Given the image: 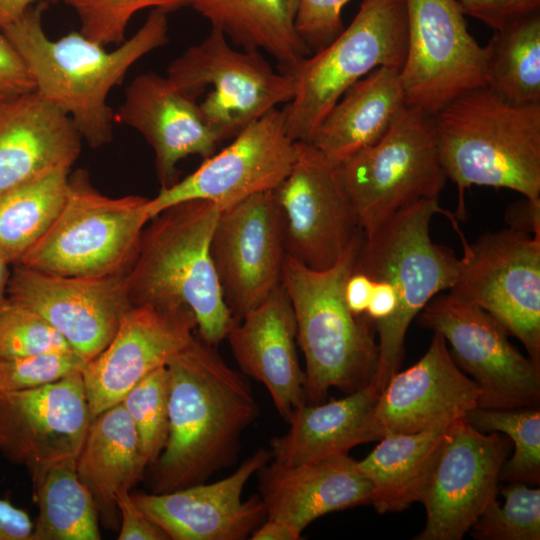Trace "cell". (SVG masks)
I'll return each mask as SVG.
<instances>
[{"label":"cell","instance_id":"7bdbcfd3","mask_svg":"<svg viewBox=\"0 0 540 540\" xmlns=\"http://www.w3.org/2000/svg\"><path fill=\"white\" fill-rule=\"evenodd\" d=\"M120 514L119 540H168V535L135 504L130 491L115 494Z\"/></svg>","mask_w":540,"mask_h":540},{"label":"cell","instance_id":"60d3db41","mask_svg":"<svg viewBox=\"0 0 540 540\" xmlns=\"http://www.w3.org/2000/svg\"><path fill=\"white\" fill-rule=\"evenodd\" d=\"M350 0H299L296 28L310 50L317 52L344 29L341 13Z\"/></svg>","mask_w":540,"mask_h":540},{"label":"cell","instance_id":"484cf974","mask_svg":"<svg viewBox=\"0 0 540 540\" xmlns=\"http://www.w3.org/2000/svg\"><path fill=\"white\" fill-rule=\"evenodd\" d=\"M257 473L266 516L301 533L325 514L371 504L372 485L348 454L295 465L273 461Z\"/></svg>","mask_w":540,"mask_h":540},{"label":"cell","instance_id":"816d5d0a","mask_svg":"<svg viewBox=\"0 0 540 540\" xmlns=\"http://www.w3.org/2000/svg\"><path fill=\"white\" fill-rule=\"evenodd\" d=\"M9 262L0 254V310L7 300V286L10 277Z\"/></svg>","mask_w":540,"mask_h":540},{"label":"cell","instance_id":"ffe728a7","mask_svg":"<svg viewBox=\"0 0 540 540\" xmlns=\"http://www.w3.org/2000/svg\"><path fill=\"white\" fill-rule=\"evenodd\" d=\"M196 329L188 308L131 305L105 349L82 370L92 418L121 402L143 377L166 366L195 339Z\"/></svg>","mask_w":540,"mask_h":540},{"label":"cell","instance_id":"b9f144b4","mask_svg":"<svg viewBox=\"0 0 540 540\" xmlns=\"http://www.w3.org/2000/svg\"><path fill=\"white\" fill-rule=\"evenodd\" d=\"M464 15L474 17L494 31L502 30L540 12V0H457Z\"/></svg>","mask_w":540,"mask_h":540},{"label":"cell","instance_id":"5b68a950","mask_svg":"<svg viewBox=\"0 0 540 540\" xmlns=\"http://www.w3.org/2000/svg\"><path fill=\"white\" fill-rule=\"evenodd\" d=\"M220 209L207 200L175 204L143 230L125 274L131 305L188 308L200 338L216 346L235 318L222 294L210 253Z\"/></svg>","mask_w":540,"mask_h":540},{"label":"cell","instance_id":"e0dca14e","mask_svg":"<svg viewBox=\"0 0 540 540\" xmlns=\"http://www.w3.org/2000/svg\"><path fill=\"white\" fill-rule=\"evenodd\" d=\"M210 253L225 302L239 319L281 283L284 223L273 190L220 211Z\"/></svg>","mask_w":540,"mask_h":540},{"label":"cell","instance_id":"d590c367","mask_svg":"<svg viewBox=\"0 0 540 540\" xmlns=\"http://www.w3.org/2000/svg\"><path fill=\"white\" fill-rule=\"evenodd\" d=\"M169 373L157 368L137 382L121 403L130 415L146 466L155 465L169 433Z\"/></svg>","mask_w":540,"mask_h":540},{"label":"cell","instance_id":"d6986e66","mask_svg":"<svg viewBox=\"0 0 540 540\" xmlns=\"http://www.w3.org/2000/svg\"><path fill=\"white\" fill-rule=\"evenodd\" d=\"M125 274L63 276L16 264L7 298L41 315L88 362L105 349L131 306Z\"/></svg>","mask_w":540,"mask_h":540},{"label":"cell","instance_id":"7dc6e473","mask_svg":"<svg viewBox=\"0 0 540 540\" xmlns=\"http://www.w3.org/2000/svg\"><path fill=\"white\" fill-rule=\"evenodd\" d=\"M356 266V265H355ZM373 279L355 270L344 285V300L348 309L357 316L365 315L373 289Z\"/></svg>","mask_w":540,"mask_h":540},{"label":"cell","instance_id":"f907efd6","mask_svg":"<svg viewBox=\"0 0 540 540\" xmlns=\"http://www.w3.org/2000/svg\"><path fill=\"white\" fill-rule=\"evenodd\" d=\"M37 0H0V30L20 19Z\"/></svg>","mask_w":540,"mask_h":540},{"label":"cell","instance_id":"3957f363","mask_svg":"<svg viewBox=\"0 0 540 540\" xmlns=\"http://www.w3.org/2000/svg\"><path fill=\"white\" fill-rule=\"evenodd\" d=\"M438 151L465 216L472 185L507 188L540 199V104L514 105L488 87L468 91L434 115Z\"/></svg>","mask_w":540,"mask_h":540},{"label":"cell","instance_id":"7402d4cb","mask_svg":"<svg viewBox=\"0 0 540 540\" xmlns=\"http://www.w3.org/2000/svg\"><path fill=\"white\" fill-rule=\"evenodd\" d=\"M475 381L455 363L445 338L434 333L426 353L396 372L379 393L375 426L388 433H418L447 428L479 405Z\"/></svg>","mask_w":540,"mask_h":540},{"label":"cell","instance_id":"681fc988","mask_svg":"<svg viewBox=\"0 0 540 540\" xmlns=\"http://www.w3.org/2000/svg\"><path fill=\"white\" fill-rule=\"evenodd\" d=\"M301 532L281 520L268 518L251 534L252 540H298Z\"/></svg>","mask_w":540,"mask_h":540},{"label":"cell","instance_id":"52a82bcc","mask_svg":"<svg viewBox=\"0 0 540 540\" xmlns=\"http://www.w3.org/2000/svg\"><path fill=\"white\" fill-rule=\"evenodd\" d=\"M148 200L104 195L85 170L75 171L56 219L18 264L63 276L124 274L150 221Z\"/></svg>","mask_w":540,"mask_h":540},{"label":"cell","instance_id":"83f0119b","mask_svg":"<svg viewBox=\"0 0 540 540\" xmlns=\"http://www.w3.org/2000/svg\"><path fill=\"white\" fill-rule=\"evenodd\" d=\"M406 106L400 70L378 67L344 92L309 143L338 164L378 142Z\"/></svg>","mask_w":540,"mask_h":540},{"label":"cell","instance_id":"d6a6232c","mask_svg":"<svg viewBox=\"0 0 540 540\" xmlns=\"http://www.w3.org/2000/svg\"><path fill=\"white\" fill-rule=\"evenodd\" d=\"M70 169L59 168L0 194V254L16 265L59 214Z\"/></svg>","mask_w":540,"mask_h":540},{"label":"cell","instance_id":"74e56055","mask_svg":"<svg viewBox=\"0 0 540 540\" xmlns=\"http://www.w3.org/2000/svg\"><path fill=\"white\" fill-rule=\"evenodd\" d=\"M74 10L79 32L106 46L121 44L131 18L139 11L152 8L166 13L189 5V0H65Z\"/></svg>","mask_w":540,"mask_h":540},{"label":"cell","instance_id":"9c48e42d","mask_svg":"<svg viewBox=\"0 0 540 540\" xmlns=\"http://www.w3.org/2000/svg\"><path fill=\"white\" fill-rule=\"evenodd\" d=\"M338 168L364 234L411 204L439 197L448 179L434 116L410 106L378 142L338 163Z\"/></svg>","mask_w":540,"mask_h":540},{"label":"cell","instance_id":"4dcf8cb0","mask_svg":"<svg viewBox=\"0 0 540 540\" xmlns=\"http://www.w3.org/2000/svg\"><path fill=\"white\" fill-rule=\"evenodd\" d=\"M447 428L388 433L357 461L372 485L371 504L378 513L400 512L421 500Z\"/></svg>","mask_w":540,"mask_h":540},{"label":"cell","instance_id":"ee69618b","mask_svg":"<svg viewBox=\"0 0 540 540\" xmlns=\"http://www.w3.org/2000/svg\"><path fill=\"white\" fill-rule=\"evenodd\" d=\"M34 89L33 79L21 55L0 30V94L9 97Z\"/></svg>","mask_w":540,"mask_h":540},{"label":"cell","instance_id":"836d02e7","mask_svg":"<svg viewBox=\"0 0 540 540\" xmlns=\"http://www.w3.org/2000/svg\"><path fill=\"white\" fill-rule=\"evenodd\" d=\"M485 48L486 87L514 105L540 104V12L495 31Z\"/></svg>","mask_w":540,"mask_h":540},{"label":"cell","instance_id":"f1b7e54d","mask_svg":"<svg viewBox=\"0 0 540 540\" xmlns=\"http://www.w3.org/2000/svg\"><path fill=\"white\" fill-rule=\"evenodd\" d=\"M75 465L94 498L101 525L119 530L115 494L130 491L147 467L134 424L121 402L92 418Z\"/></svg>","mask_w":540,"mask_h":540},{"label":"cell","instance_id":"2e32d148","mask_svg":"<svg viewBox=\"0 0 540 540\" xmlns=\"http://www.w3.org/2000/svg\"><path fill=\"white\" fill-rule=\"evenodd\" d=\"M297 156L283 110L275 108L247 126L219 153L204 159L185 178L148 200L150 220L163 210L190 200H207L226 209L252 195L274 190L289 174Z\"/></svg>","mask_w":540,"mask_h":540},{"label":"cell","instance_id":"44dd1931","mask_svg":"<svg viewBox=\"0 0 540 540\" xmlns=\"http://www.w3.org/2000/svg\"><path fill=\"white\" fill-rule=\"evenodd\" d=\"M259 449L222 480L205 482L165 493L131 494L137 507L172 540H242L266 510L260 496L243 501L244 486L270 460Z\"/></svg>","mask_w":540,"mask_h":540},{"label":"cell","instance_id":"7c38bea8","mask_svg":"<svg viewBox=\"0 0 540 540\" xmlns=\"http://www.w3.org/2000/svg\"><path fill=\"white\" fill-rule=\"evenodd\" d=\"M418 316L421 326L445 338L455 363L477 384L478 407L539 405L540 365L524 356L485 310L448 292L433 297Z\"/></svg>","mask_w":540,"mask_h":540},{"label":"cell","instance_id":"8992f818","mask_svg":"<svg viewBox=\"0 0 540 540\" xmlns=\"http://www.w3.org/2000/svg\"><path fill=\"white\" fill-rule=\"evenodd\" d=\"M455 215L439 205V197L411 204L362 236L355 270L373 280L389 282L397 295V308L388 319L374 323L379 341L376 385L380 391L402 363L406 332L425 305L454 285L460 259L430 237L435 214Z\"/></svg>","mask_w":540,"mask_h":540},{"label":"cell","instance_id":"603a6c76","mask_svg":"<svg viewBox=\"0 0 540 540\" xmlns=\"http://www.w3.org/2000/svg\"><path fill=\"white\" fill-rule=\"evenodd\" d=\"M117 119L152 147L161 188L178 181L179 161L190 155L209 158L222 142L197 100L154 72L140 74L126 86Z\"/></svg>","mask_w":540,"mask_h":540},{"label":"cell","instance_id":"8fae6325","mask_svg":"<svg viewBox=\"0 0 540 540\" xmlns=\"http://www.w3.org/2000/svg\"><path fill=\"white\" fill-rule=\"evenodd\" d=\"M458 277L449 290L489 313L540 365V237L508 228L464 238Z\"/></svg>","mask_w":540,"mask_h":540},{"label":"cell","instance_id":"4316f807","mask_svg":"<svg viewBox=\"0 0 540 540\" xmlns=\"http://www.w3.org/2000/svg\"><path fill=\"white\" fill-rule=\"evenodd\" d=\"M379 393L376 383H371L338 400L301 404L288 421L287 432L270 441L274 461L285 465L313 462L379 441L375 426Z\"/></svg>","mask_w":540,"mask_h":540},{"label":"cell","instance_id":"ab89813d","mask_svg":"<svg viewBox=\"0 0 540 540\" xmlns=\"http://www.w3.org/2000/svg\"><path fill=\"white\" fill-rule=\"evenodd\" d=\"M87 361L72 349L0 358V391L33 389L82 371Z\"/></svg>","mask_w":540,"mask_h":540},{"label":"cell","instance_id":"cb8c5ba5","mask_svg":"<svg viewBox=\"0 0 540 540\" xmlns=\"http://www.w3.org/2000/svg\"><path fill=\"white\" fill-rule=\"evenodd\" d=\"M226 338L242 372L265 385L288 423L306 402V374L299 364L296 320L283 284L235 319Z\"/></svg>","mask_w":540,"mask_h":540},{"label":"cell","instance_id":"f546056e","mask_svg":"<svg viewBox=\"0 0 540 540\" xmlns=\"http://www.w3.org/2000/svg\"><path fill=\"white\" fill-rule=\"evenodd\" d=\"M299 0H189L212 28L246 50L264 51L292 73L311 54L296 28Z\"/></svg>","mask_w":540,"mask_h":540},{"label":"cell","instance_id":"e575fe53","mask_svg":"<svg viewBox=\"0 0 540 540\" xmlns=\"http://www.w3.org/2000/svg\"><path fill=\"white\" fill-rule=\"evenodd\" d=\"M465 420L484 433L502 432L514 443L500 480L538 485L540 482V410L538 406L509 409L475 407Z\"/></svg>","mask_w":540,"mask_h":540},{"label":"cell","instance_id":"1f68e13d","mask_svg":"<svg viewBox=\"0 0 540 540\" xmlns=\"http://www.w3.org/2000/svg\"><path fill=\"white\" fill-rule=\"evenodd\" d=\"M75 461L58 462L32 481L39 514L30 540L101 539L97 507Z\"/></svg>","mask_w":540,"mask_h":540},{"label":"cell","instance_id":"c3c4849f","mask_svg":"<svg viewBox=\"0 0 540 540\" xmlns=\"http://www.w3.org/2000/svg\"><path fill=\"white\" fill-rule=\"evenodd\" d=\"M373 289L366 315L374 322H381L393 315L398 300L392 285L384 280H373Z\"/></svg>","mask_w":540,"mask_h":540},{"label":"cell","instance_id":"f6af8a7d","mask_svg":"<svg viewBox=\"0 0 540 540\" xmlns=\"http://www.w3.org/2000/svg\"><path fill=\"white\" fill-rule=\"evenodd\" d=\"M33 523L29 515L0 499V540H30Z\"/></svg>","mask_w":540,"mask_h":540},{"label":"cell","instance_id":"8d00e7d4","mask_svg":"<svg viewBox=\"0 0 540 540\" xmlns=\"http://www.w3.org/2000/svg\"><path fill=\"white\" fill-rule=\"evenodd\" d=\"M500 492L504 503L491 501L470 528V535L480 540H539L540 489L508 482Z\"/></svg>","mask_w":540,"mask_h":540},{"label":"cell","instance_id":"7a4b0ae2","mask_svg":"<svg viewBox=\"0 0 540 540\" xmlns=\"http://www.w3.org/2000/svg\"><path fill=\"white\" fill-rule=\"evenodd\" d=\"M44 4L30 7L1 31L25 62L35 90L73 121L92 148L112 140V88L143 56L168 42L167 13L152 9L143 25L114 50L78 32L52 40L42 25Z\"/></svg>","mask_w":540,"mask_h":540},{"label":"cell","instance_id":"bcb514c9","mask_svg":"<svg viewBox=\"0 0 540 540\" xmlns=\"http://www.w3.org/2000/svg\"><path fill=\"white\" fill-rule=\"evenodd\" d=\"M505 218L510 228L540 237V199L524 197L511 204Z\"/></svg>","mask_w":540,"mask_h":540},{"label":"cell","instance_id":"5bb4252c","mask_svg":"<svg viewBox=\"0 0 540 540\" xmlns=\"http://www.w3.org/2000/svg\"><path fill=\"white\" fill-rule=\"evenodd\" d=\"M510 443L498 432L478 431L465 418L450 425L420 500L426 525L414 539H462L496 499Z\"/></svg>","mask_w":540,"mask_h":540},{"label":"cell","instance_id":"d4e9b609","mask_svg":"<svg viewBox=\"0 0 540 540\" xmlns=\"http://www.w3.org/2000/svg\"><path fill=\"white\" fill-rule=\"evenodd\" d=\"M82 137L71 118L35 89L0 102V194L59 168L70 169Z\"/></svg>","mask_w":540,"mask_h":540},{"label":"cell","instance_id":"ba28073f","mask_svg":"<svg viewBox=\"0 0 540 540\" xmlns=\"http://www.w3.org/2000/svg\"><path fill=\"white\" fill-rule=\"evenodd\" d=\"M407 41L405 0H363L349 26L291 73L295 93L282 109L290 138L310 142L344 92L372 70H401Z\"/></svg>","mask_w":540,"mask_h":540},{"label":"cell","instance_id":"f5cc1de1","mask_svg":"<svg viewBox=\"0 0 540 540\" xmlns=\"http://www.w3.org/2000/svg\"><path fill=\"white\" fill-rule=\"evenodd\" d=\"M5 96H3L2 94H0V102L2 101V99L4 98Z\"/></svg>","mask_w":540,"mask_h":540},{"label":"cell","instance_id":"f35d334b","mask_svg":"<svg viewBox=\"0 0 540 540\" xmlns=\"http://www.w3.org/2000/svg\"><path fill=\"white\" fill-rule=\"evenodd\" d=\"M67 349V341L41 315L7 298L0 310V358Z\"/></svg>","mask_w":540,"mask_h":540},{"label":"cell","instance_id":"6da1fadb","mask_svg":"<svg viewBox=\"0 0 540 540\" xmlns=\"http://www.w3.org/2000/svg\"><path fill=\"white\" fill-rule=\"evenodd\" d=\"M169 433L155 463L154 493L205 482L228 466L259 407L245 377L196 338L166 365Z\"/></svg>","mask_w":540,"mask_h":540},{"label":"cell","instance_id":"ac0fdd59","mask_svg":"<svg viewBox=\"0 0 540 540\" xmlns=\"http://www.w3.org/2000/svg\"><path fill=\"white\" fill-rule=\"evenodd\" d=\"M91 420L82 371L33 389L0 391V454L33 481L77 457Z\"/></svg>","mask_w":540,"mask_h":540},{"label":"cell","instance_id":"4fadbf2b","mask_svg":"<svg viewBox=\"0 0 540 540\" xmlns=\"http://www.w3.org/2000/svg\"><path fill=\"white\" fill-rule=\"evenodd\" d=\"M407 53L400 78L406 104L435 115L487 86V51L468 32L457 0H405Z\"/></svg>","mask_w":540,"mask_h":540},{"label":"cell","instance_id":"277c9868","mask_svg":"<svg viewBox=\"0 0 540 540\" xmlns=\"http://www.w3.org/2000/svg\"><path fill=\"white\" fill-rule=\"evenodd\" d=\"M363 232L324 270L311 269L285 255L283 284L291 301L297 342L306 363V403L324 402L330 388L346 394L375 383L379 347L374 322L354 315L344 285L354 271Z\"/></svg>","mask_w":540,"mask_h":540},{"label":"cell","instance_id":"9a60e30c","mask_svg":"<svg viewBox=\"0 0 540 540\" xmlns=\"http://www.w3.org/2000/svg\"><path fill=\"white\" fill-rule=\"evenodd\" d=\"M296 160L273 190L286 254L314 270L331 267L361 233L338 164L309 142L296 141Z\"/></svg>","mask_w":540,"mask_h":540},{"label":"cell","instance_id":"30bf717a","mask_svg":"<svg viewBox=\"0 0 540 540\" xmlns=\"http://www.w3.org/2000/svg\"><path fill=\"white\" fill-rule=\"evenodd\" d=\"M167 77L196 100L206 93L198 104L222 141L288 103L296 88L291 73L275 71L260 51L233 48L214 28L171 61Z\"/></svg>","mask_w":540,"mask_h":540}]
</instances>
